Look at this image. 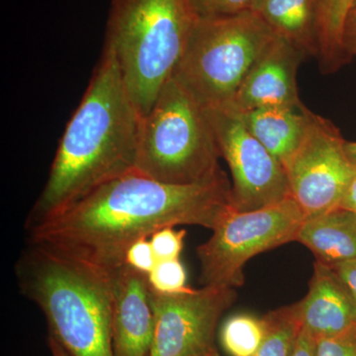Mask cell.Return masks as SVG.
I'll list each match as a JSON object with an SVG mask.
<instances>
[{"mask_svg": "<svg viewBox=\"0 0 356 356\" xmlns=\"http://www.w3.org/2000/svg\"><path fill=\"white\" fill-rule=\"evenodd\" d=\"M233 210L224 170L197 184H168L135 170L26 231L29 243L112 275L140 238L182 225L213 231Z\"/></svg>", "mask_w": 356, "mask_h": 356, "instance_id": "obj_1", "label": "cell"}, {"mask_svg": "<svg viewBox=\"0 0 356 356\" xmlns=\"http://www.w3.org/2000/svg\"><path fill=\"white\" fill-rule=\"evenodd\" d=\"M142 119L114 54L103 47L83 99L60 140L43 191L28 215L26 228L135 170Z\"/></svg>", "mask_w": 356, "mask_h": 356, "instance_id": "obj_2", "label": "cell"}, {"mask_svg": "<svg viewBox=\"0 0 356 356\" xmlns=\"http://www.w3.org/2000/svg\"><path fill=\"white\" fill-rule=\"evenodd\" d=\"M20 291L39 307L49 337L72 356H113V274L29 243L15 264Z\"/></svg>", "mask_w": 356, "mask_h": 356, "instance_id": "obj_3", "label": "cell"}, {"mask_svg": "<svg viewBox=\"0 0 356 356\" xmlns=\"http://www.w3.org/2000/svg\"><path fill=\"white\" fill-rule=\"evenodd\" d=\"M194 21L186 0H111L103 47L143 117L175 74Z\"/></svg>", "mask_w": 356, "mask_h": 356, "instance_id": "obj_4", "label": "cell"}, {"mask_svg": "<svg viewBox=\"0 0 356 356\" xmlns=\"http://www.w3.org/2000/svg\"><path fill=\"white\" fill-rule=\"evenodd\" d=\"M220 158L206 109L172 76L143 117L136 170L163 184H197L222 172Z\"/></svg>", "mask_w": 356, "mask_h": 356, "instance_id": "obj_5", "label": "cell"}, {"mask_svg": "<svg viewBox=\"0 0 356 356\" xmlns=\"http://www.w3.org/2000/svg\"><path fill=\"white\" fill-rule=\"evenodd\" d=\"M277 35L252 10L195 19L172 74L205 109L226 108Z\"/></svg>", "mask_w": 356, "mask_h": 356, "instance_id": "obj_6", "label": "cell"}, {"mask_svg": "<svg viewBox=\"0 0 356 356\" xmlns=\"http://www.w3.org/2000/svg\"><path fill=\"white\" fill-rule=\"evenodd\" d=\"M307 216L294 198L261 209L233 210L199 245L200 283L203 286L242 287L243 268L255 255L296 242Z\"/></svg>", "mask_w": 356, "mask_h": 356, "instance_id": "obj_7", "label": "cell"}, {"mask_svg": "<svg viewBox=\"0 0 356 356\" xmlns=\"http://www.w3.org/2000/svg\"><path fill=\"white\" fill-rule=\"evenodd\" d=\"M346 143L332 121L310 111L305 135L284 163L292 197L307 218L339 208L355 179Z\"/></svg>", "mask_w": 356, "mask_h": 356, "instance_id": "obj_8", "label": "cell"}, {"mask_svg": "<svg viewBox=\"0 0 356 356\" xmlns=\"http://www.w3.org/2000/svg\"><path fill=\"white\" fill-rule=\"evenodd\" d=\"M206 112L231 170L234 209H261L291 197L284 165L248 130L240 115L229 108Z\"/></svg>", "mask_w": 356, "mask_h": 356, "instance_id": "obj_9", "label": "cell"}, {"mask_svg": "<svg viewBox=\"0 0 356 356\" xmlns=\"http://www.w3.org/2000/svg\"><path fill=\"white\" fill-rule=\"evenodd\" d=\"M235 288L203 286L175 295L152 291L154 336L152 356H201L216 350L215 334L235 303Z\"/></svg>", "mask_w": 356, "mask_h": 356, "instance_id": "obj_10", "label": "cell"}, {"mask_svg": "<svg viewBox=\"0 0 356 356\" xmlns=\"http://www.w3.org/2000/svg\"><path fill=\"white\" fill-rule=\"evenodd\" d=\"M304 58L291 44L277 37L257 60L226 108L245 113L268 107L303 106L296 77Z\"/></svg>", "mask_w": 356, "mask_h": 356, "instance_id": "obj_11", "label": "cell"}, {"mask_svg": "<svg viewBox=\"0 0 356 356\" xmlns=\"http://www.w3.org/2000/svg\"><path fill=\"white\" fill-rule=\"evenodd\" d=\"M113 356H152L154 317L147 274L124 264L112 277Z\"/></svg>", "mask_w": 356, "mask_h": 356, "instance_id": "obj_12", "label": "cell"}, {"mask_svg": "<svg viewBox=\"0 0 356 356\" xmlns=\"http://www.w3.org/2000/svg\"><path fill=\"white\" fill-rule=\"evenodd\" d=\"M302 330L316 341L356 325V300L331 266L316 261L309 291L294 304Z\"/></svg>", "mask_w": 356, "mask_h": 356, "instance_id": "obj_13", "label": "cell"}, {"mask_svg": "<svg viewBox=\"0 0 356 356\" xmlns=\"http://www.w3.org/2000/svg\"><path fill=\"white\" fill-rule=\"evenodd\" d=\"M296 242L327 266L356 259V214L344 208L307 218Z\"/></svg>", "mask_w": 356, "mask_h": 356, "instance_id": "obj_14", "label": "cell"}, {"mask_svg": "<svg viewBox=\"0 0 356 356\" xmlns=\"http://www.w3.org/2000/svg\"><path fill=\"white\" fill-rule=\"evenodd\" d=\"M309 113L310 110L303 105L300 108L268 107L238 114L248 130L284 165L305 135Z\"/></svg>", "mask_w": 356, "mask_h": 356, "instance_id": "obj_15", "label": "cell"}, {"mask_svg": "<svg viewBox=\"0 0 356 356\" xmlns=\"http://www.w3.org/2000/svg\"><path fill=\"white\" fill-rule=\"evenodd\" d=\"M316 0H254L252 10L304 56H318Z\"/></svg>", "mask_w": 356, "mask_h": 356, "instance_id": "obj_16", "label": "cell"}, {"mask_svg": "<svg viewBox=\"0 0 356 356\" xmlns=\"http://www.w3.org/2000/svg\"><path fill=\"white\" fill-rule=\"evenodd\" d=\"M355 3V0H316L317 58L324 74L337 72L351 60L343 48V34Z\"/></svg>", "mask_w": 356, "mask_h": 356, "instance_id": "obj_17", "label": "cell"}, {"mask_svg": "<svg viewBox=\"0 0 356 356\" xmlns=\"http://www.w3.org/2000/svg\"><path fill=\"white\" fill-rule=\"evenodd\" d=\"M266 332L254 356H291L302 332L294 304L264 316Z\"/></svg>", "mask_w": 356, "mask_h": 356, "instance_id": "obj_18", "label": "cell"}, {"mask_svg": "<svg viewBox=\"0 0 356 356\" xmlns=\"http://www.w3.org/2000/svg\"><path fill=\"white\" fill-rule=\"evenodd\" d=\"M264 317L248 314L232 316L222 324L220 341L229 356H254L266 337Z\"/></svg>", "mask_w": 356, "mask_h": 356, "instance_id": "obj_19", "label": "cell"}, {"mask_svg": "<svg viewBox=\"0 0 356 356\" xmlns=\"http://www.w3.org/2000/svg\"><path fill=\"white\" fill-rule=\"evenodd\" d=\"M152 291L163 295H175L191 289L187 285V273L180 259L158 261L147 274Z\"/></svg>", "mask_w": 356, "mask_h": 356, "instance_id": "obj_20", "label": "cell"}, {"mask_svg": "<svg viewBox=\"0 0 356 356\" xmlns=\"http://www.w3.org/2000/svg\"><path fill=\"white\" fill-rule=\"evenodd\" d=\"M195 19L227 17L252 10L254 0H186Z\"/></svg>", "mask_w": 356, "mask_h": 356, "instance_id": "obj_21", "label": "cell"}, {"mask_svg": "<svg viewBox=\"0 0 356 356\" xmlns=\"http://www.w3.org/2000/svg\"><path fill=\"white\" fill-rule=\"evenodd\" d=\"M185 229L165 228L159 229L149 238L158 261L179 259L186 236Z\"/></svg>", "mask_w": 356, "mask_h": 356, "instance_id": "obj_22", "label": "cell"}, {"mask_svg": "<svg viewBox=\"0 0 356 356\" xmlns=\"http://www.w3.org/2000/svg\"><path fill=\"white\" fill-rule=\"evenodd\" d=\"M316 356H356V325L317 341Z\"/></svg>", "mask_w": 356, "mask_h": 356, "instance_id": "obj_23", "label": "cell"}, {"mask_svg": "<svg viewBox=\"0 0 356 356\" xmlns=\"http://www.w3.org/2000/svg\"><path fill=\"white\" fill-rule=\"evenodd\" d=\"M158 264L149 238H140L128 248L125 264L140 273L149 274Z\"/></svg>", "mask_w": 356, "mask_h": 356, "instance_id": "obj_24", "label": "cell"}, {"mask_svg": "<svg viewBox=\"0 0 356 356\" xmlns=\"http://www.w3.org/2000/svg\"><path fill=\"white\" fill-rule=\"evenodd\" d=\"M343 44L344 50L350 58L356 56V6L351 9L346 18L343 28Z\"/></svg>", "mask_w": 356, "mask_h": 356, "instance_id": "obj_25", "label": "cell"}, {"mask_svg": "<svg viewBox=\"0 0 356 356\" xmlns=\"http://www.w3.org/2000/svg\"><path fill=\"white\" fill-rule=\"evenodd\" d=\"M331 267L343 281L356 300V259L334 264Z\"/></svg>", "mask_w": 356, "mask_h": 356, "instance_id": "obj_26", "label": "cell"}, {"mask_svg": "<svg viewBox=\"0 0 356 356\" xmlns=\"http://www.w3.org/2000/svg\"><path fill=\"white\" fill-rule=\"evenodd\" d=\"M317 341L302 330L291 356H316Z\"/></svg>", "mask_w": 356, "mask_h": 356, "instance_id": "obj_27", "label": "cell"}, {"mask_svg": "<svg viewBox=\"0 0 356 356\" xmlns=\"http://www.w3.org/2000/svg\"><path fill=\"white\" fill-rule=\"evenodd\" d=\"M339 207L350 210L356 214V177L344 195Z\"/></svg>", "mask_w": 356, "mask_h": 356, "instance_id": "obj_28", "label": "cell"}, {"mask_svg": "<svg viewBox=\"0 0 356 356\" xmlns=\"http://www.w3.org/2000/svg\"><path fill=\"white\" fill-rule=\"evenodd\" d=\"M48 343L51 356H72L55 339H53V337H49Z\"/></svg>", "mask_w": 356, "mask_h": 356, "instance_id": "obj_29", "label": "cell"}, {"mask_svg": "<svg viewBox=\"0 0 356 356\" xmlns=\"http://www.w3.org/2000/svg\"><path fill=\"white\" fill-rule=\"evenodd\" d=\"M346 152L351 163L356 166V142H346Z\"/></svg>", "mask_w": 356, "mask_h": 356, "instance_id": "obj_30", "label": "cell"}, {"mask_svg": "<svg viewBox=\"0 0 356 356\" xmlns=\"http://www.w3.org/2000/svg\"><path fill=\"white\" fill-rule=\"evenodd\" d=\"M201 356H219V353H218L217 350L212 351V353H208V355H201Z\"/></svg>", "mask_w": 356, "mask_h": 356, "instance_id": "obj_31", "label": "cell"}, {"mask_svg": "<svg viewBox=\"0 0 356 356\" xmlns=\"http://www.w3.org/2000/svg\"><path fill=\"white\" fill-rule=\"evenodd\" d=\"M355 6H356V0H355ZM355 6H353V7H355Z\"/></svg>", "mask_w": 356, "mask_h": 356, "instance_id": "obj_32", "label": "cell"}]
</instances>
